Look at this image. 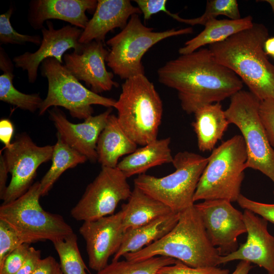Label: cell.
<instances>
[{"mask_svg": "<svg viewBox=\"0 0 274 274\" xmlns=\"http://www.w3.org/2000/svg\"><path fill=\"white\" fill-rule=\"evenodd\" d=\"M121 210L124 231L173 212L165 204L136 186L131 191L127 202L122 204Z\"/></svg>", "mask_w": 274, "mask_h": 274, "instance_id": "25", "label": "cell"}, {"mask_svg": "<svg viewBox=\"0 0 274 274\" xmlns=\"http://www.w3.org/2000/svg\"><path fill=\"white\" fill-rule=\"evenodd\" d=\"M114 108L117 110L120 125L137 145L144 146L157 139L162 101L145 75L125 80Z\"/></svg>", "mask_w": 274, "mask_h": 274, "instance_id": "4", "label": "cell"}, {"mask_svg": "<svg viewBox=\"0 0 274 274\" xmlns=\"http://www.w3.org/2000/svg\"><path fill=\"white\" fill-rule=\"evenodd\" d=\"M166 14L179 22L192 26L197 24L204 26L208 21L216 18L219 15H224L233 20L241 18L236 0L208 1L204 13L195 18H183L178 14L172 13L169 11Z\"/></svg>", "mask_w": 274, "mask_h": 274, "instance_id": "31", "label": "cell"}, {"mask_svg": "<svg viewBox=\"0 0 274 274\" xmlns=\"http://www.w3.org/2000/svg\"><path fill=\"white\" fill-rule=\"evenodd\" d=\"M237 202L245 210L252 211L274 224V203H266L250 199L241 194Z\"/></svg>", "mask_w": 274, "mask_h": 274, "instance_id": "36", "label": "cell"}, {"mask_svg": "<svg viewBox=\"0 0 274 274\" xmlns=\"http://www.w3.org/2000/svg\"><path fill=\"white\" fill-rule=\"evenodd\" d=\"M224 199L203 200L195 204L208 237L222 256L237 249V238L247 232L243 213Z\"/></svg>", "mask_w": 274, "mask_h": 274, "instance_id": "13", "label": "cell"}, {"mask_svg": "<svg viewBox=\"0 0 274 274\" xmlns=\"http://www.w3.org/2000/svg\"><path fill=\"white\" fill-rule=\"evenodd\" d=\"M253 24V18L250 15L235 20L212 19L207 22L201 32L185 43L184 46L179 49V53L180 55L189 54L206 45L224 41Z\"/></svg>", "mask_w": 274, "mask_h": 274, "instance_id": "26", "label": "cell"}, {"mask_svg": "<svg viewBox=\"0 0 274 274\" xmlns=\"http://www.w3.org/2000/svg\"><path fill=\"white\" fill-rule=\"evenodd\" d=\"M259 114L268 141L274 149V99L261 101Z\"/></svg>", "mask_w": 274, "mask_h": 274, "instance_id": "37", "label": "cell"}, {"mask_svg": "<svg viewBox=\"0 0 274 274\" xmlns=\"http://www.w3.org/2000/svg\"><path fill=\"white\" fill-rule=\"evenodd\" d=\"M46 25L47 28L44 27L41 29L43 38L39 49L33 53L26 52L13 59L15 67L27 71L31 83L37 80L39 66L45 59L54 58L62 64V57L67 50L73 49L74 52L80 53L84 46L79 41L82 29L71 25L55 29L49 20Z\"/></svg>", "mask_w": 274, "mask_h": 274, "instance_id": "15", "label": "cell"}, {"mask_svg": "<svg viewBox=\"0 0 274 274\" xmlns=\"http://www.w3.org/2000/svg\"><path fill=\"white\" fill-rule=\"evenodd\" d=\"M260 101L250 91L241 90L231 97L225 113L229 124L236 125L242 133L248 156L247 168L260 171L274 184V149L259 116Z\"/></svg>", "mask_w": 274, "mask_h": 274, "instance_id": "9", "label": "cell"}, {"mask_svg": "<svg viewBox=\"0 0 274 274\" xmlns=\"http://www.w3.org/2000/svg\"><path fill=\"white\" fill-rule=\"evenodd\" d=\"M176 261L166 256H156L137 262L118 260L112 261L96 274H156L161 267L173 264Z\"/></svg>", "mask_w": 274, "mask_h": 274, "instance_id": "29", "label": "cell"}, {"mask_svg": "<svg viewBox=\"0 0 274 274\" xmlns=\"http://www.w3.org/2000/svg\"><path fill=\"white\" fill-rule=\"evenodd\" d=\"M26 243L9 224L0 220V265L13 250Z\"/></svg>", "mask_w": 274, "mask_h": 274, "instance_id": "33", "label": "cell"}, {"mask_svg": "<svg viewBox=\"0 0 274 274\" xmlns=\"http://www.w3.org/2000/svg\"><path fill=\"white\" fill-rule=\"evenodd\" d=\"M30 248L29 244L24 243L11 252L0 265V274H15L25 261Z\"/></svg>", "mask_w": 274, "mask_h": 274, "instance_id": "35", "label": "cell"}, {"mask_svg": "<svg viewBox=\"0 0 274 274\" xmlns=\"http://www.w3.org/2000/svg\"><path fill=\"white\" fill-rule=\"evenodd\" d=\"M134 2L138 6L143 14L145 20L149 19L151 17L160 12H168L166 7V0H135Z\"/></svg>", "mask_w": 274, "mask_h": 274, "instance_id": "38", "label": "cell"}, {"mask_svg": "<svg viewBox=\"0 0 274 274\" xmlns=\"http://www.w3.org/2000/svg\"><path fill=\"white\" fill-rule=\"evenodd\" d=\"M142 14L129 0H98L93 17L83 29L81 44L104 42L106 35L116 28L123 29L133 14Z\"/></svg>", "mask_w": 274, "mask_h": 274, "instance_id": "20", "label": "cell"}, {"mask_svg": "<svg viewBox=\"0 0 274 274\" xmlns=\"http://www.w3.org/2000/svg\"><path fill=\"white\" fill-rule=\"evenodd\" d=\"M53 148L51 145L39 146L27 134L23 133L5 149L4 161L12 178L3 203L16 199L28 190L39 166L52 159Z\"/></svg>", "mask_w": 274, "mask_h": 274, "instance_id": "12", "label": "cell"}, {"mask_svg": "<svg viewBox=\"0 0 274 274\" xmlns=\"http://www.w3.org/2000/svg\"><path fill=\"white\" fill-rule=\"evenodd\" d=\"M95 0H32L29 4L28 21L35 29H42L45 21L59 19L84 29L89 19L86 12H94Z\"/></svg>", "mask_w": 274, "mask_h": 274, "instance_id": "19", "label": "cell"}, {"mask_svg": "<svg viewBox=\"0 0 274 274\" xmlns=\"http://www.w3.org/2000/svg\"><path fill=\"white\" fill-rule=\"evenodd\" d=\"M229 270L217 266L192 267L176 260L172 265L164 266L156 274H229Z\"/></svg>", "mask_w": 274, "mask_h": 274, "instance_id": "34", "label": "cell"}, {"mask_svg": "<svg viewBox=\"0 0 274 274\" xmlns=\"http://www.w3.org/2000/svg\"><path fill=\"white\" fill-rule=\"evenodd\" d=\"M274 274V273H273Z\"/></svg>", "mask_w": 274, "mask_h": 274, "instance_id": "47", "label": "cell"}, {"mask_svg": "<svg viewBox=\"0 0 274 274\" xmlns=\"http://www.w3.org/2000/svg\"><path fill=\"white\" fill-rule=\"evenodd\" d=\"M52 164L40 182L41 196L47 195L60 176L67 169L84 163L87 158L67 145L57 133Z\"/></svg>", "mask_w": 274, "mask_h": 274, "instance_id": "28", "label": "cell"}, {"mask_svg": "<svg viewBox=\"0 0 274 274\" xmlns=\"http://www.w3.org/2000/svg\"><path fill=\"white\" fill-rule=\"evenodd\" d=\"M109 51L102 42L93 41L84 44L80 53L73 52L63 55L64 66L79 81L85 82L91 91L98 93L117 87L113 74L107 70L105 62Z\"/></svg>", "mask_w": 274, "mask_h": 274, "instance_id": "16", "label": "cell"}, {"mask_svg": "<svg viewBox=\"0 0 274 274\" xmlns=\"http://www.w3.org/2000/svg\"><path fill=\"white\" fill-rule=\"evenodd\" d=\"M264 50L267 55H274V37L267 39L264 43Z\"/></svg>", "mask_w": 274, "mask_h": 274, "instance_id": "44", "label": "cell"}, {"mask_svg": "<svg viewBox=\"0 0 274 274\" xmlns=\"http://www.w3.org/2000/svg\"><path fill=\"white\" fill-rule=\"evenodd\" d=\"M262 1L266 2V3L269 4L272 9V11L273 13L274 14V0H265V1Z\"/></svg>", "mask_w": 274, "mask_h": 274, "instance_id": "45", "label": "cell"}, {"mask_svg": "<svg viewBox=\"0 0 274 274\" xmlns=\"http://www.w3.org/2000/svg\"><path fill=\"white\" fill-rule=\"evenodd\" d=\"M9 172L6 167L3 155L0 153V198L3 200L7 186L6 182Z\"/></svg>", "mask_w": 274, "mask_h": 274, "instance_id": "42", "label": "cell"}, {"mask_svg": "<svg viewBox=\"0 0 274 274\" xmlns=\"http://www.w3.org/2000/svg\"><path fill=\"white\" fill-rule=\"evenodd\" d=\"M41 73L48 80V89L39 109L40 115L51 107L59 106L68 110L73 117L85 120L93 113L92 105L108 108L115 106L116 100L88 89L54 58H48L42 61Z\"/></svg>", "mask_w": 274, "mask_h": 274, "instance_id": "10", "label": "cell"}, {"mask_svg": "<svg viewBox=\"0 0 274 274\" xmlns=\"http://www.w3.org/2000/svg\"><path fill=\"white\" fill-rule=\"evenodd\" d=\"M13 11V7H10L6 12L0 15L1 44L23 45L29 42L40 45L42 39L40 36L21 34L13 28L10 22Z\"/></svg>", "mask_w": 274, "mask_h": 274, "instance_id": "32", "label": "cell"}, {"mask_svg": "<svg viewBox=\"0 0 274 274\" xmlns=\"http://www.w3.org/2000/svg\"><path fill=\"white\" fill-rule=\"evenodd\" d=\"M123 212L83 222L79 229L86 243L88 264L98 271L108 264L119 250L123 239Z\"/></svg>", "mask_w": 274, "mask_h": 274, "instance_id": "14", "label": "cell"}, {"mask_svg": "<svg viewBox=\"0 0 274 274\" xmlns=\"http://www.w3.org/2000/svg\"><path fill=\"white\" fill-rule=\"evenodd\" d=\"M41 259L40 250L30 247L25 261L15 274H33Z\"/></svg>", "mask_w": 274, "mask_h": 274, "instance_id": "39", "label": "cell"}, {"mask_svg": "<svg viewBox=\"0 0 274 274\" xmlns=\"http://www.w3.org/2000/svg\"><path fill=\"white\" fill-rule=\"evenodd\" d=\"M112 111V108H109L103 113L92 115L83 122L78 124L69 121L64 113L57 107L48 112L57 133L62 139L87 159L95 162L98 158L96 151L98 139Z\"/></svg>", "mask_w": 274, "mask_h": 274, "instance_id": "18", "label": "cell"}, {"mask_svg": "<svg viewBox=\"0 0 274 274\" xmlns=\"http://www.w3.org/2000/svg\"><path fill=\"white\" fill-rule=\"evenodd\" d=\"M41 196L40 182H36L21 196L0 207V220L9 224L27 244L46 240L53 243L74 232L62 216L43 209Z\"/></svg>", "mask_w": 274, "mask_h": 274, "instance_id": "7", "label": "cell"}, {"mask_svg": "<svg viewBox=\"0 0 274 274\" xmlns=\"http://www.w3.org/2000/svg\"><path fill=\"white\" fill-rule=\"evenodd\" d=\"M145 26L139 14H133L125 27L107 41L110 47L106 62L113 73L121 79L145 75L142 59L145 53L159 42L171 37L193 32L192 27L154 31Z\"/></svg>", "mask_w": 274, "mask_h": 274, "instance_id": "8", "label": "cell"}, {"mask_svg": "<svg viewBox=\"0 0 274 274\" xmlns=\"http://www.w3.org/2000/svg\"><path fill=\"white\" fill-rule=\"evenodd\" d=\"M33 274H63L60 264L51 256L41 259Z\"/></svg>", "mask_w": 274, "mask_h": 274, "instance_id": "40", "label": "cell"}, {"mask_svg": "<svg viewBox=\"0 0 274 274\" xmlns=\"http://www.w3.org/2000/svg\"><path fill=\"white\" fill-rule=\"evenodd\" d=\"M53 244L58 255L63 274H87L78 248L77 236L74 232L63 239L53 242Z\"/></svg>", "mask_w": 274, "mask_h": 274, "instance_id": "30", "label": "cell"}, {"mask_svg": "<svg viewBox=\"0 0 274 274\" xmlns=\"http://www.w3.org/2000/svg\"><path fill=\"white\" fill-rule=\"evenodd\" d=\"M208 157L188 151L180 152L174 157L175 171L158 178L143 174L134 180V186L180 213L193 206L194 195Z\"/></svg>", "mask_w": 274, "mask_h": 274, "instance_id": "6", "label": "cell"}, {"mask_svg": "<svg viewBox=\"0 0 274 274\" xmlns=\"http://www.w3.org/2000/svg\"><path fill=\"white\" fill-rule=\"evenodd\" d=\"M137 145L123 130L117 116L110 114L98 139L97 161L102 167L116 168L119 158L133 153Z\"/></svg>", "mask_w": 274, "mask_h": 274, "instance_id": "22", "label": "cell"}, {"mask_svg": "<svg viewBox=\"0 0 274 274\" xmlns=\"http://www.w3.org/2000/svg\"><path fill=\"white\" fill-rule=\"evenodd\" d=\"M14 65L4 49L1 47L0 100L24 110L35 112L39 109L43 100L38 93L25 94L14 86L13 80Z\"/></svg>", "mask_w": 274, "mask_h": 274, "instance_id": "27", "label": "cell"}, {"mask_svg": "<svg viewBox=\"0 0 274 274\" xmlns=\"http://www.w3.org/2000/svg\"><path fill=\"white\" fill-rule=\"evenodd\" d=\"M170 138L156 139L124 157L117 168L128 178L142 175L152 167L172 163Z\"/></svg>", "mask_w": 274, "mask_h": 274, "instance_id": "23", "label": "cell"}, {"mask_svg": "<svg viewBox=\"0 0 274 274\" xmlns=\"http://www.w3.org/2000/svg\"><path fill=\"white\" fill-rule=\"evenodd\" d=\"M157 256L170 257L192 267H202L217 266L222 255L211 243L194 204L180 213L177 224L163 237L123 257L137 262Z\"/></svg>", "mask_w": 274, "mask_h": 274, "instance_id": "3", "label": "cell"}, {"mask_svg": "<svg viewBox=\"0 0 274 274\" xmlns=\"http://www.w3.org/2000/svg\"><path fill=\"white\" fill-rule=\"evenodd\" d=\"M243 217L247 240L235 251L221 256L219 265L237 260L246 261L264 268L268 274H273L274 236L268 230V221L248 210H245Z\"/></svg>", "mask_w": 274, "mask_h": 274, "instance_id": "17", "label": "cell"}, {"mask_svg": "<svg viewBox=\"0 0 274 274\" xmlns=\"http://www.w3.org/2000/svg\"><path fill=\"white\" fill-rule=\"evenodd\" d=\"M14 126L11 121L8 119H2L0 121V140L5 145L4 149L10 147L11 141L14 133Z\"/></svg>", "mask_w": 274, "mask_h": 274, "instance_id": "41", "label": "cell"}, {"mask_svg": "<svg viewBox=\"0 0 274 274\" xmlns=\"http://www.w3.org/2000/svg\"><path fill=\"white\" fill-rule=\"evenodd\" d=\"M194 115L192 126L196 134L199 150L202 152L213 150L229 124L225 111L220 102H217L201 107Z\"/></svg>", "mask_w": 274, "mask_h": 274, "instance_id": "24", "label": "cell"}, {"mask_svg": "<svg viewBox=\"0 0 274 274\" xmlns=\"http://www.w3.org/2000/svg\"><path fill=\"white\" fill-rule=\"evenodd\" d=\"M272 56L274 57V55Z\"/></svg>", "mask_w": 274, "mask_h": 274, "instance_id": "46", "label": "cell"}, {"mask_svg": "<svg viewBox=\"0 0 274 274\" xmlns=\"http://www.w3.org/2000/svg\"><path fill=\"white\" fill-rule=\"evenodd\" d=\"M180 213L172 212L142 226L124 231L121 245L114 255L112 261H116L129 253L140 251L146 246L160 239L177 224Z\"/></svg>", "mask_w": 274, "mask_h": 274, "instance_id": "21", "label": "cell"}, {"mask_svg": "<svg viewBox=\"0 0 274 274\" xmlns=\"http://www.w3.org/2000/svg\"><path fill=\"white\" fill-rule=\"evenodd\" d=\"M252 267L249 262L242 260L231 274H248Z\"/></svg>", "mask_w": 274, "mask_h": 274, "instance_id": "43", "label": "cell"}, {"mask_svg": "<svg viewBox=\"0 0 274 274\" xmlns=\"http://www.w3.org/2000/svg\"><path fill=\"white\" fill-rule=\"evenodd\" d=\"M127 179L117 167H102L71 209V216L84 222L114 214L118 203L130 196L132 191Z\"/></svg>", "mask_w": 274, "mask_h": 274, "instance_id": "11", "label": "cell"}, {"mask_svg": "<svg viewBox=\"0 0 274 274\" xmlns=\"http://www.w3.org/2000/svg\"><path fill=\"white\" fill-rule=\"evenodd\" d=\"M247 158L241 135H235L214 148L198 181L194 202L214 199L237 201L241 194Z\"/></svg>", "mask_w": 274, "mask_h": 274, "instance_id": "5", "label": "cell"}, {"mask_svg": "<svg viewBox=\"0 0 274 274\" xmlns=\"http://www.w3.org/2000/svg\"><path fill=\"white\" fill-rule=\"evenodd\" d=\"M268 38L264 24L253 23L209 47L215 59L234 72L260 101L274 99V64L264 50Z\"/></svg>", "mask_w": 274, "mask_h": 274, "instance_id": "2", "label": "cell"}, {"mask_svg": "<svg viewBox=\"0 0 274 274\" xmlns=\"http://www.w3.org/2000/svg\"><path fill=\"white\" fill-rule=\"evenodd\" d=\"M157 75L160 83L177 91L181 107L188 114L231 97L243 86L240 78L219 63L209 48L180 55L160 67Z\"/></svg>", "mask_w": 274, "mask_h": 274, "instance_id": "1", "label": "cell"}]
</instances>
